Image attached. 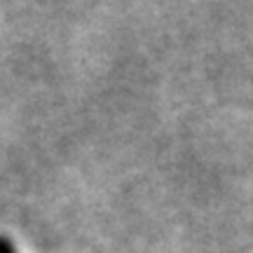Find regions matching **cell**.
<instances>
[{
  "label": "cell",
  "instance_id": "1",
  "mask_svg": "<svg viewBox=\"0 0 253 253\" xmlns=\"http://www.w3.org/2000/svg\"><path fill=\"white\" fill-rule=\"evenodd\" d=\"M0 253H17L14 251V244L9 242L7 237H0Z\"/></svg>",
  "mask_w": 253,
  "mask_h": 253
}]
</instances>
